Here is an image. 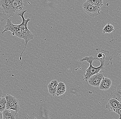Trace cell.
I'll list each match as a JSON object with an SVG mask.
<instances>
[{"label":"cell","mask_w":121,"mask_h":119,"mask_svg":"<svg viewBox=\"0 0 121 119\" xmlns=\"http://www.w3.org/2000/svg\"><path fill=\"white\" fill-rule=\"evenodd\" d=\"M27 10H24L21 11L17 14V16L22 17V22L21 24L18 25H14L12 22L11 19L9 18L7 20L6 24L4 26V30L2 32L3 34L4 32L7 31H10L12 33L13 35L24 40L25 42V48L20 57V60H22V56L23 53L25 51L28 42L31 40H33L34 35L27 27V24L30 21V19L28 18L25 19L24 18V15Z\"/></svg>","instance_id":"1"},{"label":"cell","mask_w":121,"mask_h":119,"mask_svg":"<svg viewBox=\"0 0 121 119\" xmlns=\"http://www.w3.org/2000/svg\"><path fill=\"white\" fill-rule=\"evenodd\" d=\"M97 53L95 56V60H97L100 62V65L105 67L109 65V61H110V65H112V56H109V52L97 48L95 49Z\"/></svg>","instance_id":"2"},{"label":"cell","mask_w":121,"mask_h":119,"mask_svg":"<svg viewBox=\"0 0 121 119\" xmlns=\"http://www.w3.org/2000/svg\"><path fill=\"white\" fill-rule=\"evenodd\" d=\"M106 108L109 112L113 111L119 115V119H121V104L118 101L114 98H108Z\"/></svg>","instance_id":"3"},{"label":"cell","mask_w":121,"mask_h":119,"mask_svg":"<svg viewBox=\"0 0 121 119\" xmlns=\"http://www.w3.org/2000/svg\"><path fill=\"white\" fill-rule=\"evenodd\" d=\"M6 99V109H12L17 112L20 110L19 101L14 96L7 94L5 97Z\"/></svg>","instance_id":"4"},{"label":"cell","mask_w":121,"mask_h":119,"mask_svg":"<svg viewBox=\"0 0 121 119\" xmlns=\"http://www.w3.org/2000/svg\"><path fill=\"white\" fill-rule=\"evenodd\" d=\"M82 7L83 11L91 17L94 18L100 14L101 8L92 6L87 1L84 2Z\"/></svg>","instance_id":"5"},{"label":"cell","mask_w":121,"mask_h":119,"mask_svg":"<svg viewBox=\"0 0 121 119\" xmlns=\"http://www.w3.org/2000/svg\"><path fill=\"white\" fill-rule=\"evenodd\" d=\"M92 64H90L89 67L85 70L86 74H84V79L86 82L89 78L91 76L99 73L101 70H104L105 69V67L102 66L100 65L99 67H93Z\"/></svg>","instance_id":"6"},{"label":"cell","mask_w":121,"mask_h":119,"mask_svg":"<svg viewBox=\"0 0 121 119\" xmlns=\"http://www.w3.org/2000/svg\"><path fill=\"white\" fill-rule=\"evenodd\" d=\"M104 77V76L103 74L98 73L90 77L87 82L92 86L99 87Z\"/></svg>","instance_id":"7"},{"label":"cell","mask_w":121,"mask_h":119,"mask_svg":"<svg viewBox=\"0 0 121 119\" xmlns=\"http://www.w3.org/2000/svg\"><path fill=\"white\" fill-rule=\"evenodd\" d=\"M4 119H17L18 118V112L12 109H6L2 112Z\"/></svg>","instance_id":"8"},{"label":"cell","mask_w":121,"mask_h":119,"mask_svg":"<svg viewBox=\"0 0 121 119\" xmlns=\"http://www.w3.org/2000/svg\"><path fill=\"white\" fill-rule=\"evenodd\" d=\"M109 98H114L118 101L121 104V84L118 86L117 89L108 95Z\"/></svg>","instance_id":"9"},{"label":"cell","mask_w":121,"mask_h":119,"mask_svg":"<svg viewBox=\"0 0 121 119\" xmlns=\"http://www.w3.org/2000/svg\"><path fill=\"white\" fill-rule=\"evenodd\" d=\"M112 84V81L110 79L104 77L101 81L99 88L102 90H108L110 88Z\"/></svg>","instance_id":"10"},{"label":"cell","mask_w":121,"mask_h":119,"mask_svg":"<svg viewBox=\"0 0 121 119\" xmlns=\"http://www.w3.org/2000/svg\"><path fill=\"white\" fill-rule=\"evenodd\" d=\"M58 83L59 82L56 80H52L49 83V85L48 86V88L50 94L53 96L56 95L57 87Z\"/></svg>","instance_id":"11"},{"label":"cell","mask_w":121,"mask_h":119,"mask_svg":"<svg viewBox=\"0 0 121 119\" xmlns=\"http://www.w3.org/2000/svg\"><path fill=\"white\" fill-rule=\"evenodd\" d=\"M66 91V86L65 83L63 82H59L57 87L56 95L57 96L62 95Z\"/></svg>","instance_id":"12"},{"label":"cell","mask_w":121,"mask_h":119,"mask_svg":"<svg viewBox=\"0 0 121 119\" xmlns=\"http://www.w3.org/2000/svg\"><path fill=\"white\" fill-rule=\"evenodd\" d=\"M87 1L92 6L97 8H101L103 5V0H87Z\"/></svg>","instance_id":"13"},{"label":"cell","mask_w":121,"mask_h":119,"mask_svg":"<svg viewBox=\"0 0 121 119\" xmlns=\"http://www.w3.org/2000/svg\"><path fill=\"white\" fill-rule=\"evenodd\" d=\"M114 31V28L113 25L108 23H107L103 29L102 31L104 33H110L111 32H113Z\"/></svg>","instance_id":"14"},{"label":"cell","mask_w":121,"mask_h":119,"mask_svg":"<svg viewBox=\"0 0 121 119\" xmlns=\"http://www.w3.org/2000/svg\"><path fill=\"white\" fill-rule=\"evenodd\" d=\"M6 99L5 97H3L0 99V111L2 112L6 109Z\"/></svg>","instance_id":"15"},{"label":"cell","mask_w":121,"mask_h":119,"mask_svg":"<svg viewBox=\"0 0 121 119\" xmlns=\"http://www.w3.org/2000/svg\"><path fill=\"white\" fill-rule=\"evenodd\" d=\"M95 60V57L91 56H85V57L83 58L82 59L80 60V62L86 61L89 64H92L94 61Z\"/></svg>","instance_id":"16"},{"label":"cell","mask_w":121,"mask_h":119,"mask_svg":"<svg viewBox=\"0 0 121 119\" xmlns=\"http://www.w3.org/2000/svg\"><path fill=\"white\" fill-rule=\"evenodd\" d=\"M11 0H0V7H3L7 5Z\"/></svg>","instance_id":"17"},{"label":"cell","mask_w":121,"mask_h":119,"mask_svg":"<svg viewBox=\"0 0 121 119\" xmlns=\"http://www.w3.org/2000/svg\"><path fill=\"white\" fill-rule=\"evenodd\" d=\"M4 97L3 93L1 89H0V99Z\"/></svg>","instance_id":"18"},{"label":"cell","mask_w":121,"mask_h":119,"mask_svg":"<svg viewBox=\"0 0 121 119\" xmlns=\"http://www.w3.org/2000/svg\"><path fill=\"white\" fill-rule=\"evenodd\" d=\"M3 119V113L2 112L0 111V119Z\"/></svg>","instance_id":"19"}]
</instances>
